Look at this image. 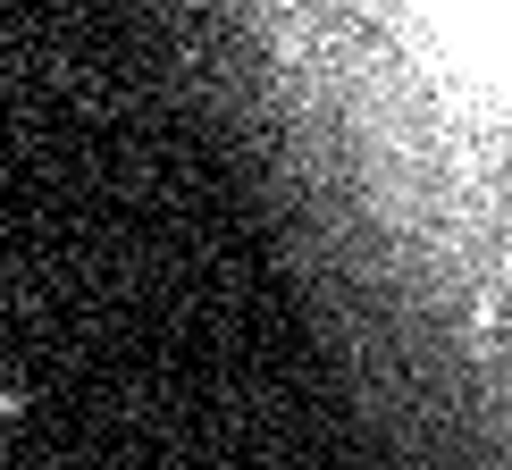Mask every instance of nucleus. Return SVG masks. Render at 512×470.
Segmentation results:
<instances>
[{
  "mask_svg": "<svg viewBox=\"0 0 512 470\" xmlns=\"http://www.w3.org/2000/svg\"><path fill=\"white\" fill-rule=\"evenodd\" d=\"M353 470H512V0H135Z\"/></svg>",
  "mask_w": 512,
  "mask_h": 470,
  "instance_id": "obj_1",
  "label": "nucleus"
}]
</instances>
